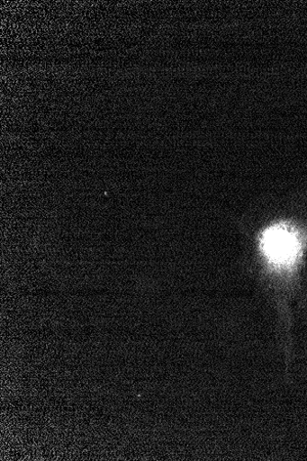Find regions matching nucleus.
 <instances>
[{
    "label": "nucleus",
    "mask_w": 307,
    "mask_h": 461,
    "mask_svg": "<svg viewBox=\"0 0 307 461\" xmlns=\"http://www.w3.org/2000/svg\"><path fill=\"white\" fill-rule=\"evenodd\" d=\"M257 253L262 275L285 301L297 284L305 253L304 239L292 225L275 224L260 234Z\"/></svg>",
    "instance_id": "1"
}]
</instances>
